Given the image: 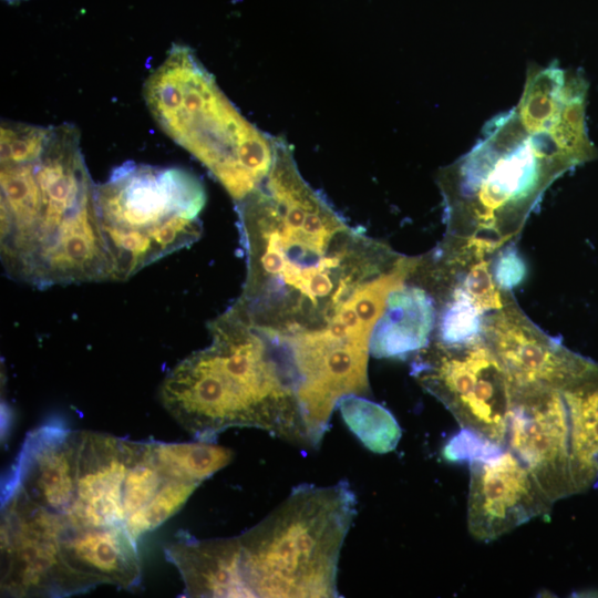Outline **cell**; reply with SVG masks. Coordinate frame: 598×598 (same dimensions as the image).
Returning <instances> with one entry per match:
<instances>
[{
    "label": "cell",
    "instance_id": "8992f818",
    "mask_svg": "<svg viewBox=\"0 0 598 598\" xmlns=\"http://www.w3.org/2000/svg\"><path fill=\"white\" fill-rule=\"evenodd\" d=\"M357 498L347 481L301 484L237 536L247 597H338L337 571Z\"/></svg>",
    "mask_w": 598,
    "mask_h": 598
},
{
    "label": "cell",
    "instance_id": "ffe728a7",
    "mask_svg": "<svg viewBox=\"0 0 598 598\" xmlns=\"http://www.w3.org/2000/svg\"><path fill=\"white\" fill-rule=\"evenodd\" d=\"M504 446L470 430L462 429L444 447L448 461L482 460L501 453Z\"/></svg>",
    "mask_w": 598,
    "mask_h": 598
},
{
    "label": "cell",
    "instance_id": "7a4b0ae2",
    "mask_svg": "<svg viewBox=\"0 0 598 598\" xmlns=\"http://www.w3.org/2000/svg\"><path fill=\"white\" fill-rule=\"evenodd\" d=\"M582 75L529 66L518 104L489 120L466 154L440 169L444 241L493 256L516 243L548 187L596 155Z\"/></svg>",
    "mask_w": 598,
    "mask_h": 598
},
{
    "label": "cell",
    "instance_id": "9c48e42d",
    "mask_svg": "<svg viewBox=\"0 0 598 598\" xmlns=\"http://www.w3.org/2000/svg\"><path fill=\"white\" fill-rule=\"evenodd\" d=\"M59 514L17 495L1 498V596L74 595L59 554Z\"/></svg>",
    "mask_w": 598,
    "mask_h": 598
},
{
    "label": "cell",
    "instance_id": "6da1fadb",
    "mask_svg": "<svg viewBox=\"0 0 598 598\" xmlns=\"http://www.w3.org/2000/svg\"><path fill=\"white\" fill-rule=\"evenodd\" d=\"M235 204L246 277L233 305L279 346L327 329L363 285L405 258L351 226L279 137L267 177Z\"/></svg>",
    "mask_w": 598,
    "mask_h": 598
},
{
    "label": "cell",
    "instance_id": "5b68a950",
    "mask_svg": "<svg viewBox=\"0 0 598 598\" xmlns=\"http://www.w3.org/2000/svg\"><path fill=\"white\" fill-rule=\"evenodd\" d=\"M144 99L164 133L198 159L235 203L267 177L277 137L241 115L190 48L172 45L146 79Z\"/></svg>",
    "mask_w": 598,
    "mask_h": 598
},
{
    "label": "cell",
    "instance_id": "277c9868",
    "mask_svg": "<svg viewBox=\"0 0 598 598\" xmlns=\"http://www.w3.org/2000/svg\"><path fill=\"white\" fill-rule=\"evenodd\" d=\"M210 344L164 378L166 411L196 440L215 442L229 427H256L311 447L297 381L281 351L233 305L208 324Z\"/></svg>",
    "mask_w": 598,
    "mask_h": 598
},
{
    "label": "cell",
    "instance_id": "3957f363",
    "mask_svg": "<svg viewBox=\"0 0 598 598\" xmlns=\"http://www.w3.org/2000/svg\"><path fill=\"white\" fill-rule=\"evenodd\" d=\"M0 254L16 281L44 289L115 281L95 187L69 123L50 126L31 159L1 163Z\"/></svg>",
    "mask_w": 598,
    "mask_h": 598
},
{
    "label": "cell",
    "instance_id": "4fadbf2b",
    "mask_svg": "<svg viewBox=\"0 0 598 598\" xmlns=\"http://www.w3.org/2000/svg\"><path fill=\"white\" fill-rule=\"evenodd\" d=\"M142 444L104 433L80 431L75 496L63 516L70 524L125 525V481Z\"/></svg>",
    "mask_w": 598,
    "mask_h": 598
},
{
    "label": "cell",
    "instance_id": "ba28073f",
    "mask_svg": "<svg viewBox=\"0 0 598 598\" xmlns=\"http://www.w3.org/2000/svg\"><path fill=\"white\" fill-rule=\"evenodd\" d=\"M411 374L462 429L504 446L513 392L483 337L462 346L431 340L414 357Z\"/></svg>",
    "mask_w": 598,
    "mask_h": 598
},
{
    "label": "cell",
    "instance_id": "9a60e30c",
    "mask_svg": "<svg viewBox=\"0 0 598 598\" xmlns=\"http://www.w3.org/2000/svg\"><path fill=\"white\" fill-rule=\"evenodd\" d=\"M179 571L187 597H247L239 569L238 537L196 539L179 534L165 546Z\"/></svg>",
    "mask_w": 598,
    "mask_h": 598
},
{
    "label": "cell",
    "instance_id": "8fae6325",
    "mask_svg": "<svg viewBox=\"0 0 598 598\" xmlns=\"http://www.w3.org/2000/svg\"><path fill=\"white\" fill-rule=\"evenodd\" d=\"M504 446L526 465L553 503L577 494L568 412L561 390L514 394Z\"/></svg>",
    "mask_w": 598,
    "mask_h": 598
},
{
    "label": "cell",
    "instance_id": "30bf717a",
    "mask_svg": "<svg viewBox=\"0 0 598 598\" xmlns=\"http://www.w3.org/2000/svg\"><path fill=\"white\" fill-rule=\"evenodd\" d=\"M483 339L504 369L513 395L539 389L563 390L595 363L544 332L524 313L512 292L502 308L486 315Z\"/></svg>",
    "mask_w": 598,
    "mask_h": 598
},
{
    "label": "cell",
    "instance_id": "44dd1931",
    "mask_svg": "<svg viewBox=\"0 0 598 598\" xmlns=\"http://www.w3.org/2000/svg\"><path fill=\"white\" fill-rule=\"evenodd\" d=\"M491 271L497 287L503 291H512L526 277V265L515 243L499 248L492 258Z\"/></svg>",
    "mask_w": 598,
    "mask_h": 598
},
{
    "label": "cell",
    "instance_id": "e0dca14e",
    "mask_svg": "<svg viewBox=\"0 0 598 598\" xmlns=\"http://www.w3.org/2000/svg\"><path fill=\"white\" fill-rule=\"evenodd\" d=\"M561 393L568 412L571 471L578 494L598 484V363Z\"/></svg>",
    "mask_w": 598,
    "mask_h": 598
},
{
    "label": "cell",
    "instance_id": "2e32d148",
    "mask_svg": "<svg viewBox=\"0 0 598 598\" xmlns=\"http://www.w3.org/2000/svg\"><path fill=\"white\" fill-rule=\"evenodd\" d=\"M436 305L419 285H401L388 297L370 338L374 358L405 359L426 348L434 332Z\"/></svg>",
    "mask_w": 598,
    "mask_h": 598
},
{
    "label": "cell",
    "instance_id": "52a82bcc",
    "mask_svg": "<svg viewBox=\"0 0 598 598\" xmlns=\"http://www.w3.org/2000/svg\"><path fill=\"white\" fill-rule=\"evenodd\" d=\"M95 202L115 281L127 280L202 235L206 192L185 168L123 163L96 185Z\"/></svg>",
    "mask_w": 598,
    "mask_h": 598
},
{
    "label": "cell",
    "instance_id": "d6986e66",
    "mask_svg": "<svg viewBox=\"0 0 598 598\" xmlns=\"http://www.w3.org/2000/svg\"><path fill=\"white\" fill-rule=\"evenodd\" d=\"M338 408L347 426L368 450L382 454L396 447L401 429L389 410L357 394L343 396Z\"/></svg>",
    "mask_w": 598,
    "mask_h": 598
},
{
    "label": "cell",
    "instance_id": "ac0fdd59",
    "mask_svg": "<svg viewBox=\"0 0 598 598\" xmlns=\"http://www.w3.org/2000/svg\"><path fill=\"white\" fill-rule=\"evenodd\" d=\"M436 303L432 340L444 346H462L483 337L486 315L457 287L430 293Z\"/></svg>",
    "mask_w": 598,
    "mask_h": 598
},
{
    "label": "cell",
    "instance_id": "5bb4252c",
    "mask_svg": "<svg viewBox=\"0 0 598 598\" xmlns=\"http://www.w3.org/2000/svg\"><path fill=\"white\" fill-rule=\"evenodd\" d=\"M58 543L74 594L103 584L130 589L141 580L137 540L124 526H79L61 516Z\"/></svg>",
    "mask_w": 598,
    "mask_h": 598
},
{
    "label": "cell",
    "instance_id": "7402d4cb",
    "mask_svg": "<svg viewBox=\"0 0 598 598\" xmlns=\"http://www.w3.org/2000/svg\"><path fill=\"white\" fill-rule=\"evenodd\" d=\"M7 1H18V0H7Z\"/></svg>",
    "mask_w": 598,
    "mask_h": 598
},
{
    "label": "cell",
    "instance_id": "7c38bea8",
    "mask_svg": "<svg viewBox=\"0 0 598 598\" xmlns=\"http://www.w3.org/2000/svg\"><path fill=\"white\" fill-rule=\"evenodd\" d=\"M467 526L471 535L492 542L554 504L526 465L507 447L470 462Z\"/></svg>",
    "mask_w": 598,
    "mask_h": 598
}]
</instances>
